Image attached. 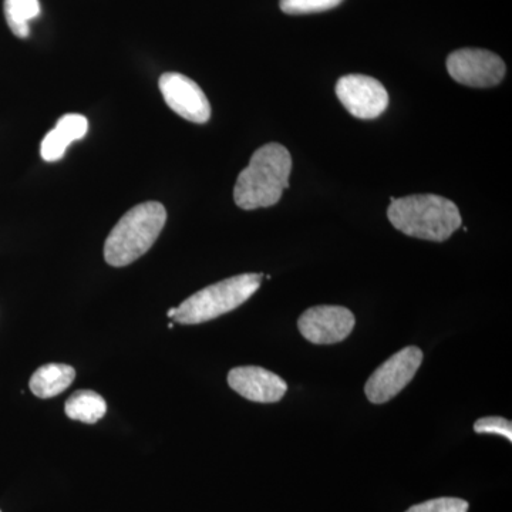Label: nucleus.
<instances>
[{
	"mask_svg": "<svg viewBox=\"0 0 512 512\" xmlns=\"http://www.w3.org/2000/svg\"><path fill=\"white\" fill-rule=\"evenodd\" d=\"M5 16L13 35L26 39L29 37L30 20L39 18V0H5Z\"/></svg>",
	"mask_w": 512,
	"mask_h": 512,
	"instance_id": "nucleus-14",
	"label": "nucleus"
},
{
	"mask_svg": "<svg viewBox=\"0 0 512 512\" xmlns=\"http://www.w3.org/2000/svg\"><path fill=\"white\" fill-rule=\"evenodd\" d=\"M336 94L345 109L357 119H376L389 106V94L383 84L363 74L340 77L336 84Z\"/></svg>",
	"mask_w": 512,
	"mask_h": 512,
	"instance_id": "nucleus-7",
	"label": "nucleus"
},
{
	"mask_svg": "<svg viewBox=\"0 0 512 512\" xmlns=\"http://www.w3.org/2000/svg\"><path fill=\"white\" fill-rule=\"evenodd\" d=\"M291 153L282 144H265L252 154L247 168L238 175L234 200L242 210H258L278 204L289 187Z\"/></svg>",
	"mask_w": 512,
	"mask_h": 512,
	"instance_id": "nucleus-1",
	"label": "nucleus"
},
{
	"mask_svg": "<svg viewBox=\"0 0 512 512\" xmlns=\"http://www.w3.org/2000/svg\"><path fill=\"white\" fill-rule=\"evenodd\" d=\"M64 412L69 419L94 424L106 416L107 403L93 390H79L67 399Z\"/></svg>",
	"mask_w": 512,
	"mask_h": 512,
	"instance_id": "nucleus-13",
	"label": "nucleus"
},
{
	"mask_svg": "<svg viewBox=\"0 0 512 512\" xmlns=\"http://www.w3.org/2000/svg\"><path fill=\"white\" fill-rule=\"evenodd\" d=\"M228 384L244 399L256 403H276L285 396L288 384L264 367H235L228 373Z\"/></svg>",
	"mask_w": 512,
	"mask_h": 512,
	"instance_id": "nucleus-10",
	"label": "nucleus"
},
{
	"mask_svg": "<svg viewBox=\"0 0 512 512\" xmlns=\"http://www.w3.org/2000/svg\"><path fill=\"white\" fill-rule=\"evenodd\" d=\"M158 86L165 103L178 116L197 124H204L210 120V101L201 87L190 77L180 73H164Z\"/></svg>",
	"mask_w": 512,
	"mask_h": 512,
	"instance_id": "nucleus-9",
	"label": "nucleus"
},
{
	"mask_svg": "<svg viewBox=\"0 0 512 512\" xmlns=\"http://www.w3.org/2000/svg\"><path fill=\"white\" fill-rule=\"evenodd\" d=\"M468 508H470V504L466 500L441 497L413 505L406 512H468Z\"/></svg>",
	"mask_w": 512,
	"mask_h": 512,
	"instance_id": "nucleus-16",
	"label": "nucleus"
},
{
	"mask_svg": "<svg viewBox=\"0 0 512 512\" xmlns=\"http://www.w3.org/2000/svg\"><path fill=\"white\" fill-rule=\"evenodd\" d=\"M447 72L457 83L484 89L503 82L505 63L488 50L460 49L448 56Z\"/></svg>",
	"mask_w": 512,
	"mask_h": 512,
	"instance_id": "nucleus-6",
	"label": "nucleus"
},
{
	"mask_svg": "<svg viewBox=\"0 0 512 512\" xmlns=\"http://www.w3.org/2000/svg\"><path fill=\"white\" fill-rule=\"evenodd\" d=\"M355 315L343 306H313L298 320L299 332L315 345H333L348 339L355 328Z\"/></svg>",
	"mask_w": 512,
	"mask_h": 512,
	"instance_id": "nucleus-8",
	"label": "nucleus"
},
{
	"mask_svg": "<svg viewBox=\"0 0 512 512\" xmlns=\"http://www.w3.org/2000/svg\"><path fill=\"white\" fill-rule=\"evenodd\" d=\"M0 512H2V511H0Z\"/></svg>",
	"mask_w": 512,
	"mask_h": 512,
	"instance_id": "nucleus-19",
	"label": "nucleus"
},
{
	"mask_svg": "<svg viewBox=\"0 0 512 512\" xmlns=\"http://www.w3.org/2000/svg\"><path fill=\"white\" fill-rule=\"evenodd\" d=\"M387 218L397 231L424 241H447L461 227L457 205L434 194L392 198Z\"/></svg>",
	"mask_w": 512,
	"mask_h": 512,
	"instance_id": "nucleus-2",
	"label": "nucleus"
},
{
	"mask_svg": "<svg viewBox=\"0 0 512 512\" xmlns=\"http://www.w3.org/2000/svg\"><path fill=\"white\" fill-rule=\"evenodd\" d=\"M421 362L423 352L416 346L404 348L386 360L367 380L365 393L369 402L383 404L396 397L412 382Z\"/></svg>",
	"mask_w": 512,
	"mask_h": 512,
	"instance_id": "nucleus-5",
	"label": "nucleus"
},
{
	"mask_svg": "<svg viewBox=\"0 0 512 512\" xmlns=\"http://www.w3.org/2000/svg\"><path fill=\"white\" fill-rule=\"evenodd\" d=\"M89 130V121L82 114H66L57 121L56 127L43 138L40 154L45 161L60 160L67 147L76 140H82Z\"/></svg>",
	"mask_w": 512,
	"mask_h": 512,
	"instance_id": "nucleus-11",
	"label": "nucleus"
},
{
	"mask_svg": "<svg viewBox=\"0 0 512 512\" xmlns=\"http://www.w3.org/2000/svg\"><path fill=\"white\" fill-rule=\"evenodd\" d=\"M76 370L63 363H47L30 377L29 387L39 399H52L63 393L74 382Z\"/></svg>",
	"mask_w": 512,
	"mask_h": 512,
	"instance_id": "nucleus-12",
	"label": "nucleus"
},
{
	"mask_svg": "<svg viewBox=\"0 0 512 512\" xmlns=\"http://www.w3.org/2000/svg\"><path fill=\"white\" fill-rule=\"evenodd\" d=\"M261 281V274H242L207 286L185 299L173 319L181 325H200L220 318L247 302Z\"/></svg>",
	"mask_w": 512,
	"mask_h": 512,
	"instance_id": "nucleus-4",
	"label": "nucleus"
},
{
	"mask_svg": "<svg viewBox=\"0 0 512 512\" xmlns=\"http://www.w3.org/2000/svg\"><path fill=\"white\" fill-rule=\"evenodd\" d=\"M165 222L167 210L160 202H143L131 208L106 239L104 259L107 264L116 268L133 264L153 247Z\"/></svg>",
	"mask_w": 512,
	"mask_h": 512,
	"instance_id": "nucleus-3",
	"label": "nucleus"
},
{
	"mask_svg": "<svg viewBox=\"0 0 512 512\" xmlns=\"http://www.w3.org/2000/svg\"><path fill=\"white\" fill-rule=\"evenodd\" d=\"M478 434H500L508 441H512V424L504 417H483L474 424Z\"/></svg>",
	"mask_w": 512,
	"mask_h": 512,
	"instance_id": "nucleus-17",
	"label": "nucleus"
},
{
	"mask_svg": "<svg viewBox=\"0 0 512 512\" xmlns=\"http://www.w3.org/2000/svg\"><path fill=\"white\" fill-rule=\"evenodd\" d=\"M343 0H281L282 12L288 15H308L326 12L339 6Z\"/></svg>",
	"mask_w": 512,
	"mask_h": 512,
	"instance_id": "nucleus-15",
	"label": "nucleus"
},
{
	"mask_svg": "<svg viewBox=\"0 0 512 512\" xmlns=\"http://www.w3.org/2000/svg\"><path fill=\"white\" fill-rule=\"evenodd\" d=\"M175 313H177V308H171L170 311L167 312L168 318L173 319L175 316Z\"/></svg>",
	"mask_w": 512,
	"mask_h": 512,
	"instance_id": "nucleus-18",
	"label": "nucleus"
}]
</instances>
